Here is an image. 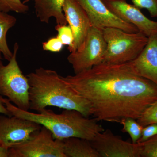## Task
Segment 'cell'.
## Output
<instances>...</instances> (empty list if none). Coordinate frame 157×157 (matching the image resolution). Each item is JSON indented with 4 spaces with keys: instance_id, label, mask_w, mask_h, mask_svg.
<instances>
[{
    "instance_id": "obj_24",
    "label": "cell",
    "mask_w": 157,
    "mask_h": 157,
    "mask_svg": "<svg viewBox=\"0 0 157 157\" xmlns=\"http://www.w3.org/2000/svg\"><path fill=\"white\" fill-rule=\"evenodd\" d=\"M157 135V124H152L143 127L142 134L137 143H141Z\"/></svg>"
},
{
    "instance_id": "obj_10",
    "label": "cell",
    "mask_w": 157,
    "mask_h": 157,
    "mask_svg": "<svg viewBox=\"0 0 157 157\" xmlns=\"http://www.w3.org/2000/svg\"><path fill=\"white\" fill-rule=\"evenodd\" d=\"M87 14L92 27L103 29L114 28L128 33L139 32L135 25L121 19L113 13L102 0H76Z\"/></svg>"
},
{
    "instance_id": "obj_19",
    "label": "cell",
    "mask_w": 157,
    "mask_h": 157,
    "mask_svg": "<svg viewBox=\"0 0 157 157\" xmlns=\"http://www.w3.org/2000/svg\"><path fill=\"white\" fill-rule=\"evenodd\" d=\"M55 29L57 32V37L64 45H67L69 51L71 50L73 47L74 36L70 26L67 25L57 24Z\"/></svg>"
},
{
    "instance_id": "obj_17",
    "label": "cell",
    "mask_w": 157,
    "mask_h": 157,
    "mask_svg": "<svg viewBox=\"0 0 157 157\" xmlns=\"http://www.w3.org/2000/svg\"><path fill=\"white\" fill-rule=\"evenodd\" d=\"M120 124L123 127L122 132L128 133L130 135L132 143H137L141 137L143 127L136 120L130 117L124 119Z\"/></svg>"
},
{
    "instance_id": "obj_27",
    "label": "cell",
    "mask_w": 157,
    "mask_h": 157,
    "mask_svg": "<svg viewBox=\"0 0 157 157\" xmlns=\"http://www.w3.org/2000/svg\"><path fill=\"white\" fill-rule=\"evenodd\" d=\"M0 59H2V54L1 53V52H0Z\"/></svg>"
},
{
    "instance_id": "obj_4",
    "label": "cell",
    "mask_w": 157,
    "mask_h": 157,
    "mask_svg": "<svg viewBox=\"0 0 157 157\" xmlns=\"http://www.w3.org/2000/svg\"><path fill=\"white\" fill-rule=\"evenodd\" d=\"M102 30L107 43L103 63L121 64L132 61L140 55L148 42V37L140 32L128 33L114 28Z\"/></svg>"
},
{
    "instance_id": "obj_1",
    "label": "cell",
    "mask_w": 157,
    "mask_h": 157,
    "mask_svg": "<svg viewBox=\"0 0 157 157\" xmlns=\"http://www.w3.org/2000/svg\"><path fill=\"white\" fill-rule=\"evenodd\" d=\"M63 78L89 102L98 121L137 120L157 101L156 85L133 73L125 63H102Z\"/></svg>"
},
{
    "instance_id": "obj_12",
    "label": "cell",
    "mask_w": 157,
    "mask_h": 157,
    "mask_svg": "<svg viewBox=\"0 0 157 157\" xmlns=\"http://www.w3.org/2000/svg\"><path fill=\"white\" fill-rule=\"evenodd\" d=\"M63 11L74 36L73 47L70 51L73 52L82 47L92 26L86 12L76 0H64Z\"/></svg>"
},
{
    "instance_id": "obj_18",
    "label": "cell",
    "mask_w": 157,
    "mask_h": 157,
    "mask_svg": "<svg viewBox=\"0 0 157 157\" xmlns=\"http://www.w3.org/2000/svg\"><path fill=\"white\" fill-rule=\"evenodd\" d=\"M0 10L6 13L16 12L25 14L29 11V7L21 0H0Z\"/></svg>"
},
{
    "instance_id": "obj_5",
    "label": "cell",
    "mask_w": 157,
    "mask_h": 157,
    "mask_svg": "<svg viewBox=\"0 0 157 157\" xmlns=\"http://www.w3.org/2000/svg\"><path fill=\"white\" fill-rule=\"evenodd\" d=\"M19 45H14L13 56L8 64L0 59V96L6 97L19 109H30L29 79L23 74L17 60Z\"/></svg>"
},
{
    "instance_id": "obj_20",
    "label": "cell",
    "mask_w": 157,
    "mask_h": 157,
    "mask_svg": "<svg viewBox=\"0 0 157 157\" xmlns=\"http://www.w3.org/2000/svg\"><path fill=\"white\" fill-rule=\"evenodd\" d=\"M137 121L143 127L151 124H157V101L150 106Z\"/></svg>"
},
{
    "instance_id": "obj_26",
    "label": "cell",
    "mask_w": 157,
    "mask_h": 157,
    "mask_svg": "<svg viewBox=\"0 0 157 157\" xmlns=\"http://www.w3.org/2000/svg\"><path fill=\"white\" fill-rule=\"evenodd\" d=\"M9 149L0 145V157H9Z\"/></svg>"
},
{
    "instance_id": "obj_22",
    "label": "cell",
    "mask_w": 157,
    "mask_h": 157,
    "mask_svg": "<svg viewBox=\"0 0 157 157\" xmlns=\"http://www.w3.org/2000/svg\"><path fill=\"white\" fill-rule=\"evenodd\" d=\"M139 9H146L151 17H157V0H132Z\"/></svg>"
},
{
    "instance_id": "obj_3",
    "label": "cell",
    "mask_w": 157,
    "mask_h": 157,
    "mask_svg": "<svg viewBox=\"0 0 157 157\" xmlns=\"http://www.w3.org/2000/svg\"><path fill=\"white\" fill-rule=\"evenodd\" d=\"M6 108L11 115L32 121L46 128L54 138L63 139L76 137L91 141L97 134L104 131L96 119H90L74 109H64L56 113L46 108L36 113L19 109L7 98H4Z\"/></svg>"
},
{
    "instance_id": "obj_21",
    "label": "cell",
    "mask_w": 157,
    "mask_h": 157,
    "mask_svg": "<svg viewBox=\"0 0 157 157\" xmlns=\"http://www.w3.org/2000/svg\"><path fill=\"white\" fill-rule=\"evenodd\" d=\"M140 145V157H157V135L154 136Z\"/></svg>"
},
{
    "instance_id": "obj_11",
    "label": "cell",
    "mask_w": 157,
    "mask_h": 157,
    "mask_svg": "<svg viewBox=\"0 0 157 157\" xmlns=\"http://www.w3.org/2000/svg\"><path fill=\"white\" fill-rule=\"evenodd\" d=\"M113 13L127 23L135 25L139 32L149 37L157 34V21L146 17L140 9L126 0H102Z\"/></svg>"
},
{
    "instance_id": "obj_16",
    "label": "cell",
    "mask_w": 157,
    "mask_h": 157,
    "mask_svg": "<svg viewBox=\"0 0 157 157\" xmlns=\"http://www.w3.org/2000/svg\"><path fill=\"white\" fill-rule=\"evenodd\" d=\"M16 22L17 19L14 16L0 10V52L8 61L11 60L13 53L8 45L7 34Z\"/></svg>"
},
{
    "instance_id": "obj_9",
    "label": "cell",
    "mask_w": 157,
    "mask_h": 157,
    "mask_svg": "<svg viewBox=\"0 0 157 157\" xmlns=\"http://www.w3.org/2000/svg\"><path fill=\"white\" fill-rule=\"evenodd\" d=\"M90 142L101 157H140L139 144L124 140L109 129L98 133Z\"/></svg>"
},
{
    "instance_id": "obj_15",
    "label": "cell",
    "mask_w": 157,
    "mask_h": 157,
    "mask_svg": "<svg viewBox=\"0 0 157 157\" xmlns=\"http://www.w3.org/2000/svg\"><path fill=\"white\" fill-rule=\"evenodd\" d=\"M60 140L66 157H101L90 140L76 137Z\"/></svg>"
},
{
    "instance_id": "obj_25",
    "label": "cell",
    "mask_w": 157,
    "mask_h": 157,
    "mask_svg": "<svg viewBox=\"0 0 157 157\" xmlns=\"http://www.w3.org/2000/svg\"><path fill=\"white\" fill-rule=\"evenodd\" d=\"M0 114L11 116L10 113L6 108L5 103H4V98L2 96H0Z\"/></svg>"
},
{
    "instance_id": "obj_2",
    "label": "cell",
    "mask_w": 157,
    "mask_h": 157,
    "mask_svg": "<svg viewBox=\"0 0 157 157\" xmlns=\"http://www.w3.org/2000/svg\"><path fill=\"white\" fill-rule=\"evenodd\" d=\"M26 76L30 85V109L39 112L54 107L77 110L88 117L92 115L89 102L55 70L40 67Z\"/></svg>"
},
{
    "instance_id": "obj_13",
    "label": "cell",
    "mask_w": 157,
    "mask_h": 157,
    "mask_svg": "<svg viewBox=\"0 0 157 157\" xmlns=\"http://www.w3.org/2000/svg\"><path fill=\"white\" fill-rule=\"evenodd\" d=\"M125 64L133 73L157 86V34L148 37L147 44L135 59Z\"/></svg>"
},
{
    "instance_id": "obj_7",
    "label": "cell",
    "mask_w": 157,
    "mask_h": 157,
    "mask_svg": "<svg viewBox=\"0 0 157 157\" xmlns=\"http://www.w3.org/2000/svg\"><path fill=\"white\" fill-rule=\"evenodd\" d=\"M9 157H66L60 139L42 126L27 141L9 149Z\"/></svg>"
},
{
    "instance_id": "obj_6",
    "label": "cell",
    "mask_w": 157,
    "mask_h": 157,
    "mask_svg": "<svg viewBox=\"0 0 157 157\" xmlns=\"http://www.w3.org/2000/svg\"><path fill=\"white\" fill-rule=\"evenodd\" d=\"M106 48L103 30L92 26L82 47L68 56V62L74 73H81L101 63Z\"/></svg>"
},
{
    "instance_id": "obj_8",
    "label": "cell",
    "mask_w": 157,
    "mask_h": 157,
    "mask_svg": "<svg viewBox=\"0 0 157 157\" xmlns=\"http://www.w3.org/2000/svg\"><path fill=\"white\" fill-rule=\"evenodd\" d=\"M42 126L32 121L0 114V145L9 149L27 141Z\"/></svg>"
},
{
    "instance_id": "obj_14",
    "label": "cell",
    "mask_w": 157,
    "mask_h": 157,
    "mask_svg": "<svg viewBox=\"0 0 157 157\" xmlns=\"http://www.w3.org/2000/svg\"><path fill=\"white\" fill-rule=\"evenodd\" d=\"M33 2L35 13L41 22L48 24L54 18L57 25H67L63 11L64 0H24L23 3Z\"/></svg>"
},
{
    "instance_id": "obj_23",
    "label": "cell",
    "mask_w": 157,
    "mask_h": 157,
    "mask_svg": "<svg viewBox=\"0 0 157 157\" xmlns=\"http://www.w3.org/2000/svg\"><path fill=\"white\" fill-rule=\"evenodd\" d=\"M64 45L57 37H52L42 44L43 50L53 52L61 51Z\"/></svg>"
}]
</instances>
